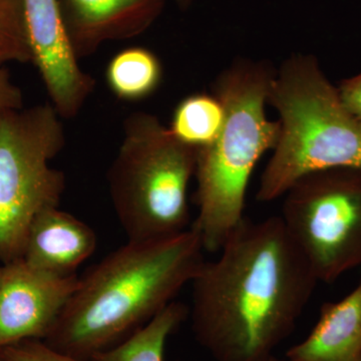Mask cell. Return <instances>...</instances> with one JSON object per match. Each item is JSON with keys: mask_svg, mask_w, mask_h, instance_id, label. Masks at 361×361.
I'll list each match as a JSON object with an SVG mask.
<instances>
[{"mask_svg": "<svg viewBox=\"0 0 361 361\" xmlns=\"http://www.w3.org/2000/svg\"><path fill=\"white\" fill-rule=\"evenodd\" d=\"M192 280L191 329L216 361H263L295 327L318 281L280 216L245 219Z\"/></svg>", "mask_w": 361, "mask_h": 361, "instance_id": "obj_1", "label": "cell"}, {"mask_svg": "<svg viewBox=\"0 0 361 361\" xmlns=\"http://www.w3.org/2000/svg\"><path fill=\"white\" fill-rule=\"evenodd\" d=\"M203 242L192 227L169 238L128 241L78 278L45 343L90 360L151 322L199 272Z\"/></svg>", "mask_w": 361, "mask_h": 361, "instance_id": "obj_2", "label": "cell"}, {"mask_svg": "<svg viewBox=\"0 0 361 361\" xmlns=\"http://www.w3.org/2000/svg\"><path fill=\"white\" fill-rule=\"evenodd\" d=\"M274 68L265 61L240 59L216 78L213 94L222 102L225 123L219 137L197 158L196 204L192 223L204 249L219 252L244 217L252 173L279 137L278 121L266 114Z\"/></svg>", "mask_w": 361, "mask_h": 361, "instance_id": "obj_3", "label": "cell"}, {"mask_svg": "<svg viewBox=\"0 0 361 361\" xmlns=\"http://www.w3.org/2000/svg\"><path fill=\"white\" fill-rule=\"evenodd\" d=\"M268 104L279 116L280 130L261 176L259 202L277 200L312 173L361 170V126L314 56L297 54L283 61L271 82Z\"/></svg>", "mask_w": 361, "mask_h": 361, "instance_id": "obj_4", "label": "cell"}, {"mask_svg": "<svg viewBox=\"0 0 361 361\" xmlns=\"http://www.w3.org/2000/svg\"><path fill=\"white\" fill-rule=\"evenodd\" d=\"M123 140L108 172L116 218L128 241L176 236L191 228L188 190L198 149L176 139L152 114L123 121Z\"/></svg>", "mask_w": 361, "mask_h": 361, "instance_id": "obj_5", "label": "cell"}, {"mask_svg": "<svg viewBox=\"0 0 361 361\" xmlns=\"http://www.w3.org/2000/svg\"><path fill=\"white\" fill-rule=\"evenodd\" d=\"M61 120L51 103L0 118V263L23 257L32 221L59 205L66 177L51 161L66 145Z\"/></svg>", "mask_w": 361, "mask_h": 361, "instance_id": "obj_6", "label": "cell"}, {"mask_svg": "<svg viewBox=\"0 0 361 361\" xmlns=\"http://www.w3.org/2000/svg\"><path fill=\"white\" fill-rule=\"evenodd\" d=\"M280 216L318 281L331 283L361 265V170L304 176L284 195Z\"/></svg>", "mask_w": 361, "mask_h": 361, "instance_id": "obj_7", "label": "cell"}, {"mask_svg": "<svg viewBox=\"0 0 361 361\" xmlns=\"http://www.w3.org/2000/svg\"><path fill=\"white\" fill-rule=\"evenodd\" d=\"M77 274H54L18 258L0 263V348L44 341L77 288Z\"/></svg>", "mask_w": 361, "mask_h": 361, "instance_id": "obj_8", "label": "cell"}, {"mask_svg": "<svg viewBox=\"0 0 361 361\" xmlns=\"http://www.w3.org/2000/svg\"><path fill=\"white\" fill-rule=\"evenodd\" d=\"M30 63L37 68L49 103L63 120L75 118L96 89L80 66L61 18L59 0H23Z\"/></svg>", "mask_w": 361, "mask_h": 361, "instance_id": "obj_9", "label": "cell"}, {"mask_svg": "<svg viewBox=\"0 0 361 361\" xmlns=\"http://www.w3.org/2000/svg\"><path fill=\"white\" fill-rule=\"evenodd\" d=\"M167 0H59L78 59L110 42L135 39L158 20Z\"/></svg>", "mask_w": 361, "mask_h": 361, "instance_id": "obj_10", "label": "cell"}, {"mask_svg": "<svg viewBox=\"0 0 361 361\" xmlns=\"http://www.w3.org/2000/svg\"><path fill=\"white\" fill-rule=\"evenodd\" d=\"M97 245L96 233L89 225L59 207H51L32 221L21 258L39 269L71 276Z\"/></svg>", "mask_w": 361, "mask_h": 361, "instance_id": "obj_11", "label": "cell"}, {"mask_svg": "<svg viewBox=\"0 0 361 361\" xmlns=\"http://www.w3.org/2000/svg\"><path fill=\"white\" fill-rule=\"evenodd\" d=\"M288 361H361V279L338 302L325 303L310 336L286 353Z\"/></svg>", "mask_w": 361, "mask_h": 361, "instance_id": "obj_12", "label": "cell"}, {"mask_svg": "<svg viewBox=\"0 0 361 361\" xmlns=\"http://www.w3.org/2000/svg\"><path fill=\"white\" fill-rule=\"evenodd\" d=\"M163 75L160 59L144 47L118 51L104 71L109 90L123 102H140L153 96L161 87Z\"/></svg>", "mask_w": 361, "mask_h": 361, "instance_id": "obj_13", "label": "cell"}, {"mask_svg": "<svg viewBox=\"0 0 361 361\" xmlns=\"http://www.w3.org/2000/svg\"><path fill=\"white\" fill-rule=\"evenodd\" d=\"M189 308L184 304H169L149 323L115 348L92 356V361H164L169 337L186 319Z\"/></svg>", "mask_w": 361, "mask_h": 361, "instance_id": "obj_14", "label": "cell"}, {"mask_svg": "<svg viewBox=\"0 0 361 361\" xmlns=\"http://www.w3.org/2000/svg\"><path fill=\"white\" fill-rule=\"evenodd\" d=\"M225 116L224 106L215 94H190L176 106L169 129L176 139L199 151L219 137Z\"/></svg>", "mask_w": 361, "mask_h": 361, "instance_id": "obj_15", "label": "cell"}, {"mask_svg": "<svg viewBox=\"0 0 361 361\" xmlns=\"http://www.w3.org/2000/svg\"><path fill=\"white\" fill-rule=\"evenodd\" d=\"M30 61L23 0H0V66Z\"/></svg>", "mask_w": 361, "mask_h": 361, "instance_id": "obj_16", "label": "cell"}, {"mask_svg": "<svg viewBox=\"0 0 361 361\" xmlns=\"http://www.w3.org/2000/svg\"><path fill=\"white\" fill-rule=\"evenodd\" d=\"M2 361H92L61 353L39 339H25L0 348Z\"/></svg>", "mask_w": 361, "mask_h": 361, "instance_id": "obj_17", "label": "cell"}, {"mask_svg": "<svg viewBox=\"0 0 361 361\" xmlns=\"http://www.w3.org/2000/svg\"><path fill=\"white\" fill-rule=\"evenodd\" d=\"M23 108V92L18 85L13 84L6 66H0V118L7 113Z\"/></svg>", "mask_w": 361, "mask_h": 361, "instance_id": "obj_18", "label": "cell"}, {"mask_svg": "<svg viewBox=\"0 0 361 361\" xmlns=\"http://www.w3.org/2000/svg\"><path fill=\"white\" fill-rule=\"evenodd\" d=\"M337 90L346 110L361 126V73L342 80Z\"/></svg>", "mask_w": 361, "mask_h": 361, "instance_id": "obj_19", "label": "cell"}, {"mask_svg": "<svg viewBox=\"0 0 361 361\" xmlns=\"http://www.w3.org/2000/svg\"><path fill=\"white\" fill-rule=\"evenodd\" d=\"M173 2L177 6L178 8L182 11H186L188 9L191 8L194 6L197 0H172Z\"/></svg>", "mask_w": 361, "mask_h": 361, "instance_id": "obj_20", "label": "cell"}, {"mask_svg": "<svg viewBox=\"0 0 361 361\" xmlns=\"http://www.w3.org/2000/svg\"><path fill=\"white\" fill-rule=\"evenodd\" d=\"M263 361H288L284 360H279V358L275 357V356L271 355L270 357L266 358L265 360Z\"/></svg>", "mask_w": 361, "mask_h": 361, "instance_id": "obj_21", "label": "cell"}, {"mask_svg": "<svg viewBox=\"0 0 361 361\" xmlns=\"http://www.w3.org/2000/svg\"><path fill=\"white\" fill-rule=\"evenodd\" d=\"M0 361H2L1 360H0Z\"/></svg>", "mask_w": 361, "mask_h": 361, "instance_id": "obj_22", "label": "cell"}]
</instances>
